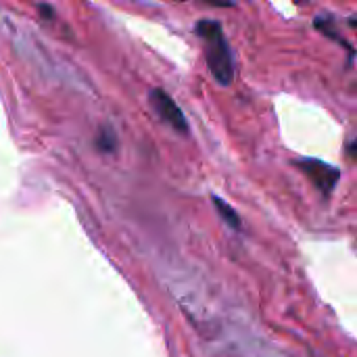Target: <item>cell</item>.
<instances>
[{
    "instance_id": "cell-2",
    "label": "cell",
    "mask_w": 357,
    "mask_h": 357,
    "mask_svg": "<svg viewBox=\"0 0 357 357\" xmlns=\"http://www.w3.org/2000/svg\"><path fill=\"white\" fill-rule=\"evenodd\" d=\"M297 167L316 184V188L322 192V195H331L337 186V182L341 180V172L320 159H312V157H303V159H297L295 161Z\"/></svg>"
},
{
    "instance_id": "cell-7",
    "label": "cell",
    "mask_w": 357,
    "mask_h": 357,
    "mask_svg": "<svg viewBox=\"0 0 357 357\" xmlns=\"http://www.w3.org/2000/svg\"><path fill=\"white\" fill-rule=\"evenodd\" d=\"M211 6H232V0H205Z\"/></svg>"
},
{
    "instance_id": "cell-5",
    "label": "cell",
    "mask_w": 357,
    "mask_h": 357,
    "mask_svg": "<svg viewBox=\"0 0 357 357\" xmlns=\"http://www.w3.org/2000/svg\"><path fill=\"white\" fill-rule=\"evenodd\" d=\"M213 205H215V209H218V213H220V218L232 228V230H241L243 228V222H241V218H238V213L222 199V197H218V195H213Z\"/></svg>"
},
{
    "instance_id": "cell-8",
    "label": "cell",
    "mask_w": 357,
    "mask_h": 357,
    "mask_svg": "<svg viewBox=\"0 0 357 357\" xmlns=\"http://www.w3.org/2000/svg\"><path fill=\"white\" fill-rule=\"evenodd\" d=\"M347 153H349V157H351V159H356L357 161V140H354V142L347 146Z\"/></svg>"
},
{
    "instance_id": "cell-9",
    "label": "cell",
    "mask_w": 357,
    "mask_h": 357,
    "mask_svg": "<svg viewBox=\"0 0 357 357\" xmlns=\"http://www.w3.org/2000/svg\"><path fill=\"white\" fill-rule=\"evenodd\" d=\"M40 13H42L46 19H50V17H52V8H50V6H44V4H42V6H40Z\"/></svg>"
},
{
    "instance_id": "cell-4",
    "label": "cell",
    "mask_w": 357,
    "mask_h": 357,
    "mask_svg": "<svg viewBox=\"0 0 357 357\" xmlns=\"http://www.w3.org/2000/svg\"><path fill=\"white\" fill-rule=\"evenodd\" d=\"M314 25L324 33V36H328L331 40H335V42H339V44H343L349 52H354V48L345 42V38L343 36H339V31H337V27H335V19L326 13V15H318L316 17V21H314Z\"/></svg>"
},
{
    "instance_id": "cell-1",
    "label": "cell",
    "mask_w": 357,
    "mask_h": 357,
    "mask_svg": "<svg viewBox=\"0 0 357 357\" xmlns=\"http://www.w3.org/2000/svg\"><path fill=\"white\" fill-rule=\"evenodd\" d=\"M197 33L207 42L205 59H207V65H209L213 77L222 86H230L234 79V65H232V54H230L228 42L224 38L222 25L218 21L203 19L197 23Z\"/></svg>"
},
{
    "instance_id": "cell-3",
    "label": "cell",
    "mask_w": 357,
    "mask_h": 357,
    "mask_svg": "<svg viewBox=\"0 0 357 357\" xmlns=\"http://www.w3.org/2000/svg\"><path fill=\"white\" fill-rule=\"evenodd\" d=\"M151 105H153V109L161 115V119H163L165 123H169L174 130H178V132H182V134L188 132V121H186L182 109L174 102V98H172L165 90L155 88V90L151 92Z\"/></svg>"
},
{
    "instance_id": "cell-6",
    "label": "cell",
    "mask_w": 357,
    "mask_h": 357,
    "mask_svg": "<svg viewBox=\"0 0 357 357\" xmlns=\"http://www.w3.org/2000/svg\"><path fill=\"white\" fill-rule=\"evenodd\" d=\"M115 144H117V140H115L113 132L107 130V128H105V130L98 134V138H96V146H98L102 153H113V151H115Z\"/></svg>"
},
{
    "instance_id": "cell-10",
    "label": "cell",
    "mask_w": 357,
    "mask_h": 357,
    "mask_svg": "<svg viewBox=\"0 0 357 357\" xmlns=\"http://www.w3.org/2000/svg\"><path fill=\"white\" fill-rule=\"evenodd\" d=\"M295 2H297V4H301V0H295Z\"/></svg>"
}]
</instances>
